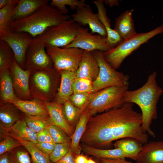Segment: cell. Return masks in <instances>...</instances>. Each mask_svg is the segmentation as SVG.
<instances>
[{"label":"cell","instance_id":"obj_22","mask_svg":"<svg viewBox=\"0 0 163 163\" xmlns=\"http://www.w3.org/2000/svg\"><path fill=\"white\" fill-rule=\"evenodd\" d=\"M49 0H19L12 16V21H16L31 15L40 7L48 4Z\"/></svg>","mask_w":163,"mask_h":163},{"label":"cell","instance_id":"obj_36","mask_svg":"<svg viewBox=\"0 0 163 163\" xmlns=\"http://www.w3.org/2000/svg\"><path fill=\"white\" fill-rule=\"evenodd\" d=\"M91 93H73L69 101L75 106L83 112L87 108L90 101Z\"/></svg>","mask_w":163,"mask_h":163},{"label":"cell","instance_id":"obj_26","mask_svg":"<svg viewBox=\"0 0 163 163\" xmlns=\"http://www.w3.org/2000/svg\"><path fill=\"white\" fill-rule=\"evenodd\" d=\"M143 145L138 140L130 137L118 140L113 144L115 148L121 149L126 155V158L135 161L142 149Z\"/></svg>","mask_w":163,"mask_h":163},{"label":"cell","instance_id":"obj_39","mask_svg":"<svg viewBox=\"0 0 163 163\" xmlns=\"http://www.w3.org/2000/svg\"><path fill=\"white\" fill-rule=\"evenodd\" d=\"M0 143V155L12 151L14 148L22 145L18 140L6 135Z\"/></svg>","mask_w":163,"mask_h":163},{"label":"cell","instance_id":"obj_1","mask_svg":"<svg viewBox=\"0 0 163 163\" xmlns=\"http://www.w3.org/2000/svg\"><path fill=\"white\" fill-rule=\"evenodd\" d=\"M133 106V104L125 103L120 107L91 116L81 143L101 148L127 137L136 139L143 144L148 142V136L142 127L141 114Z\"/></svg>","mask_w":163,"mask_h":163},{"label":"cell","instance_id":"obj_29","mask_svg":"<svg viewBox=\"0 0 163 163\" xmlns=\"http://www.w3.org/2000/svg\"><path fill=\"white\" fill-rule=\"evenodd\" d=\"M0 129L4 131L13 133L35 144L38 143L37 133L28 126L25 120H18L10 128H4L0 127Z\"/></svg>","mask_w":163,"mask_h":163},{"label":"cell","instance_id":"obj_7","mask_svg":"<svg viewBox=\"0 0 163 163\" xmlns=\"http://www.w3.org/2000/svg\"><path fill=\"white\" fill-rule=\"evenodd\" d=\"M81 26L72 18L49 27L41 34L34 37L45 47H63L70 44L79 33Z\"/></svg>","mask_w":163,"mask_h":163},{"label":"cell","instance_id":"obj_49","mask_svg":"<svg viewBox=\"0 0 163 163\" xmlns=\"http://www.w3.org/2000/svg\"><path fill=\"white\" fill-rule=\"evenodd\" d=\"M87 163H97L91 159H88Z\"/></svg>","mask_w":163,"mask_h":163},{"label":"cell","instance_id":"obj_14","mask_svg":"<svg viewBox=\"0 0 163 163\" xmlns=\"http://www.w3.org/2000/svg\"><path fill=\"white\" fill-rule=\"evenodd\" d=\"M76 13L71 15L72 18L80 26L88 25L93 34L97 33L107 37V33L104 26L99 19L97 14L94 13L88 5L78 8Z\"/></svg>","mask_w":163,"mask_h":163},{"label":"cell","instance_id":"obj_34","mask_svg":"<svg viewBox=\"0 0 163 163\" xmlns=\"http://www.w3.org/2000/svg\"><path fill=\"white\" fill-rule=\"evenodd\" d=\"M50 5L55 8L63 14H67L69 10L66 7L68 5L72 10H76L77 8L87 6L85 0H52L50 3Z\"/></svg>","mask_w":163,"mask_h":163},{"label":"cell","instance_id":"obj_40","mask_svg":"<svg viewBox=\"0 0 163 163\" xmlns=\"http://www.w3.org/2000/svg\"><path fill=\"white\" fill-rule=\"evenodd\" d=\"M9 157L11 163H31L28 154L23 150H12Z\"/></svg>","mask_w":163,"mask_h":163},{"label":"cell","instance_id":"obj_27","mask_svg":"<svg viewBox=\"0 0 163 163\" xmlns=\"http://www.w3.org/2000/svg\"><path fill=\"white\" fill-rule=\"evenodd\" d=\"M82 151L86 154L100 159L125 158L126 156L120 149H102L80 144Z\"/></svg>","mask_w":163,"mask_h":163},{"label":"cell","instance_id":"obj_42","mask_svg":"<svg viewBox=\"0 0 163 163\" xmlns=\"http://www.w3.org/2000/svg\"><path fill=\"white\" fill-rule=\"evenodd\" d=\"M38 142H53L47 128L37 133Z\"/></svg>","mask_w":163,"mask_h":163},{"label":"cell","instance_id":"obj_16","mask_svg":"<svg viewBox=\"0 0 163 163\" xmlns=\"http://www.w3.org/2000/svg\"><path fill=\"white\" fill-rule=\"evenodd\" d=\"M99 70L97 61L92 52L84 50L76 72L77 78L87 79L93 82L97 78Z\"/></svg>","mask_w":163,"mask_h":163},{"label":"cell","instance_id":"obj_38","mask_svg":"<svg viewBox=\"0 0 163 163\" xmlns=\"http://www.w3.org/2000/svg\"><path fill=\"white\" fill-rule=\"evenodd\" d=\"M71 142L56 144L53 150L49 155L51 161L56 163L63 157L71 149Z\"/></svg>","mask_w":163,"mask_h":163},{"label":"cell","instance_id":"obj_23","mask_svg":"<svg viewBox=\"0 0 163 163\" xmlns=\"http://www.w3.org/2000/svg\"><path fill=\"white\" fill-rule=\"evenodd\" d=\"M91 116L87 109L82 112L81 117L75 128L74 132L70 137V150L75 157L81 153L82 150L80 143L85 131L87 122Z\"/></svg>","mask_w":163,"mask_h":163},{"label":"cell","instance_id":"obj_24","mask_svg":"<svg viewBox=\"0 0 163 163\" xmlns=\"http://www.w3.org/2000/svg\"><path fill=\"white\" fill-rule=\"evenodd\" d=\"M2 133L3 134L10 136L17 139L25 147L30 155L32 163H53L50 160L49 155L43 152L33 142L9 132L3 131Z\"/></svg>","mask_w":163,"mask_h":163},{"label":"cell","instance_id":"obj_20","mask_svg":"<svg viewBox=\"0 0 163 163\" xmlns=\"http://www.w3.org/2000/svg\"><path fill=\"white\" fill-rule=\"evenodd\" d=\"M132 10H126L115 19L113 30L123 40L129 38L137 33L132 18Z\"/></svg>","mask_w":163,"mask_h":163},{"label":"cell","instance_id":"obj_28","mask_svg":"<svg viewBox=\"0 0 163 163\" xmlns=\"http://www.w3.org/2000/svg\"><path fill=\"white\" fill-rule=\"evenodd\" d=\"M16 107L9 103L0 104V127L9 128L17 121L21 119V116L16 109Z\"/></svg>","mask_w":163,"mask_h":163},{"label":"cell","instance_id":"obj_17","mask_svg":"<svg viewBox=\"0 0 163 163\" xmlns=\"http://www.w3.org/2000/svg\"><path fill=\"white\" fill-rule=\"evenodd\" d=\"M43 102L49 113L51 124L61 128L70 137L75 128L66 121L63 113L62 104L55 101Z\"/></svg>","mask_w":163,"mask_h":163},{"label":"cell","instance_id":"obj_15","mask_svg":"<svg viewBox=\"0 0 163 163\" xmlns=\"http://www.w3.org/2000/svg\"><path fill=\"white\" fill-rule=\"evenodd\" d=\"M136 161V163H163V141L143 144Z\"/></svg>","mask_w":163,"mask_h":163},{"label":"cell","instance_id":"obj_35","mask_svg":"<svg viewBox=\"0 0 163 163\" xmlns=\"http://www.w3.org/2000/svg\"><path fill=\"white\" fill-rule=\"evenodd\" d=\"M47 129L55 144L71 142L70 137L59 127L50 125Z\"/></svg>","mask_w":163,"mask_h":163},{"label":"cell","instance_id":"obj_47","mask_svg":"<svg viewBox=\"0 0 163 163\" xmlns=\"http://www.w3.org/2000/svg\"><path fill=\"white\" fill-rule=\"evenodd\" d=\"M103 1L104 3L109 5L110 7L119 5V1L117 0H103Z\"/></svg>","mask_w":163,"mask_h":163},{"label":"cell","instance_id":"obj_44","mask_svg":"<svg viewBox=\"0 0 163 163\" xmlns=\"http://www.w3.org/2000/svg\"><path fill=\"white\" fill-rule=\"evenodd\" d=\"M101 163H136L126 160L125 158L100 159Z\"/></svg>","mask_w":163,"mask_h":163},{"label":"cell","instance_id":"obj_31","mask_svg":"<svg viewBox=\"0 0 163 163\" xmlns=\"http://www.w3.org/2000/svg\"><path fill=\"white\" fill-rule=\"evenodd\" d=\"M63 113L68 124L75 128L83 112L68 101L62 104Z\"/></svg>","mask_w":163,"mask_h":163},{"label":"cell","instance_id":"obj_37","mask_svg":"<svg viewBox=\"0 0 163 163\" xmlns=\"http://www.w3.org/2000/svg\"><path fill=\"white\" fill-rule=\"evenodd\" d=\"M72 90L73 93H92L93 82L87 79L77 78L73 83Z\"/></svg>","mask_w":163,"mask_h":163},{"label":"cell","instance_id":"obj_46","mask_svg":"<svg viewBox=\"0 0 163 163\" xmlns=\"http://www.w3.org/2000/svg\"><path fill=\"white\" fill-rule=\"evenodd\" d=\"M0 163H11L8 152L0 155Z\"/></svg>","mask_w":163,"mask_h":163},{"label":"cell","instance_id":"obj_8","mask_svg":"<svg viewBox=\"0 0 163 163\" xmlns=\"http://www.w3.org/2000/svg\"><path fill=\"white\" fill-rule=\"evenodd\" d=\"M91 52L97 61L100 69L99 75L93 82L92 93L110 86H129V76L112 68L104 59L103 52L95 50Z\"/></svg>","mask_w":163,"mask_h":163},{"label":"cell","instance_id":"obj_41","mask_svg":"<svg viewBox=\"0 0 163 163\" xmlns=\"http://www.w3.org/2000/svg\"><path fill=\"white\" fill-rule=\"evenodd\" d=\"M35 145L43 152L50 155L53 150L55 144L52 142H38Z\"/></svg>","mask_w":163,"mask_h":163},{"label":"cell","instance_id":"obj_6","mask_svg":"<svg viewBox=\"0 0 163 163\" xmlns=\"http://www.w3.org/2000/svg\"><path fill=\"white\" fill-rule=\"evenodd\" d=\"M129 86H112L91 93L86 109L91 116L122 107L125 103L124 97Z\"/></svg>","mask_w":163,"mask_h":163},{"label":"cell","instance_id":"obj_30","mask_svg":"<svg viewBox=\"0 0 163 163\" xmlns=\"http://www.w3.org/2000/svg\"><path fill=\"white\" fill-rule=\"evenodd\" d=\"M19 1V0H11L8 4L0 9V33L11 31L9 27L12 13Z\"/></svg>","mask_w":163,"mask_h":163},{"label":"cell","instance_id":"obj_18","mask_svg":"<svg viewBox=\"0 0 163 163\" xmlns=\"http://www.w3.org/2000/svg\"><path fill=\"white\" fill-rule=\"evenodd\" d=\"M92 2L97 7V16L104 26L107 33L108 43L111 49L117 46L123 39L111 27L110 20L107 14V10L103 0H96Z\"/></svg>","mask_w":163,"mask_h":163},{"label":"cell","instance_id":"obj_3","mask_svg":"<svg viewBox=\"0 0 163 163\" xmlns=\"http://www.w3.org/2000/svg\"><path fill=\"white\" fill-rule=\"evenodd\" d=\"M70 18V16L63 14L55 8L46 4L27 17L12 21L9 27L11 31L27 32L34 38L48 27L57 25Z\"/></svg>","mask_w":163,"mask_h":163},{"label":"cell","instance_id":"obj_48","mask_svg":"<svg viewBox=\"0 0 163 163\" xmlns=\"http://www.w3.org/2000/svg\"><path fill=\"white\" fill-rule=\"evenodd\" d=\"M11 0H0V9H1L8 4Z\"/></svg>","mask_w":163,"mask_h":163},{"label":"cell","instance_id":"obj_19","mask_svg":"<svg viewBox=\"0 0 163 163\" xmlns=\"http://www.w3.org/2000/svg\"><path fill=\"white\" fill-rule=\"evenodd\" d=\"M60 81L54 101L62 104L69 101L73 93L72 85L77 78L76 72L63 71L59 72Z\"/></svg>","mask_w":163,"mask_h":163},{"label":"cell","instance_id":"obj_2","mask_svg":"<svg viewBox=\"0 0 163 163\" xmlns=\"http://www.w3.org/2000/svg\"><path fill=\"white\" fill-rule=\"evenodd\" d=\"M157 72H153L141 87L126 91L124 96L125 103L135 104L141 111L142 127L143 131L153 137L155 135L150 128L152 120L157 118V105L163 90L156 80Z\"/></svg>","mask_w":163,"mask_h":163},{"label":"cell","instance_id":"obj_12","mask_svg":"<svg viewBox=\"0 0 163 163\" xmlns=\"http://www.w3.org/2000/svg\"><path fill=\"white\" fill-rule=\"evenodd\" d=\"M88 30L87 27H81L78 34L74 40L63 47H75L90 52L99 50L105 52L111 49L108 43L107 37L99 34H94Z\"/></svg>","mask_w":163,"mask_h":163},{"label":"cell","instance_id":"obj_9","mask_svg":"<svg viewBox=\"0 0 163 163\" xmlns=\"http://www.w3.org/2000/svg\"><path fill=\"white\" fill-rule=\"evenodd\" d=\"M46 49L53 61L54 68L59 72L63 71L76 72L84 52V50L75 47L49 46Z\"/></svg>","mask_w":163,"mask_h":163},{"label":"cell","instance_id":"obj_32","mask_svg":"<svg viewBox=\"0 0 163 163\" xmlns=\"http://www.w3.org/2000/svg\"><path fill=\"white\" fill-rule=\"evenodd\" d=\"M15 59L14 53L9 45L0 39V73L9 68Z\"/></svg>","mask_w":163,"mask_h":163},{"label":"cell","instance_id":"obj_11","mask_svg":"<svg viewBox=\"0 0 163 163\" xmlns=\"http://www.w3.org/2000/svg\"><path fill=\"white\" fill-rule=\"evenodd\" d=\"M34 38L30 34L24 32L11 31L0 33V39L9 45L14 53L15 60L24 69L26 51Z\"/></svg>","mask_w":163,"mask_h":163},{"label":"cell","instance_id":"obj_4","mask_svg":"<svg viewBox=\"0 0 163 163\" xmlns=\"http://www.w3.org/2000/svg\"><path fill=\"white\" fill-rule=\"evenodd\" d=\"M60 81V74L54 68L32 71L29 79L31 97L44 102L54 101Z\"/></svg>","mask_w":163,"mask_h":163},{"label":"cell","instance_id":"obj_5","mask_svg":"<svg viewBox=\"0 0 163 163\" xmlns=\"http://www.w3.org/2000/svg\"><path fill=\"white\" fill-rule=\"evenodd\" d=\"M162 33L163 24L148 32L137 33L129 38L123 40L114 48L103 52L104 58L112 68L116 70L124 59L141 45Z\"/></svg>","mask_w":163,"mask_h":163},{"label":"cell","instance_id":"obj_25","mask_svg":"<svg viewBox=\"0 0 163 163\" xmlns=\"http://www.w3.org/2000/svg\"><path fill=\"white\" fill-rule=\"evenodd\" d=\"M19 99L14 91L9 68H7L0 73V104L9 103Z\"/></svg>","mask_w":163,"mask_h":163},{"label":"cell","instance_id":"obj_13","mask_svg":"<svg viewBox=\"0 0 163 163\" xmlns=\"http://www.w3.org/2000/svg\"><path fill=\"white\" fill-rule=\"evenodd\" d=\"M9 72L16 96L22 100L33 99L29 88V79L31 71L22 69L14 59L10 66Z\"/></svg>","mask_w":163,"mask_h":163},{"label":"cell","instance_id":"obj_21","mask_svg":"<svg viewBox=\"0 0 163 163\" xmlns=\"http://www.w3.org/2000/svg\"><path fill=\"white\" fill-rule=\"evenodd\" d=\"M9 103L13 104L26 115L49 117L43 101L39 99H33L30 100H23L19 99Z\"/></svg>","mask_w":163,"mask_h":163},{"label":"cell","instance_id":"obj_43","mask_svg":"<svg viewBox=\"0 0 163 163\" xmlns=\"http://www.w3.org/2000/svg\"><path fill=\"white\" fill-rule=\"evenodd\" d=\"M75 157L70 149L63 157L56 163H75Z\"/></svg>","mask_w":163,"mask_h":163},{"label":"cell","instance_id":"obj_10","mask_svg":"<svg viewBox=\"0 0 163 163\" xmlns=\"http://www.w3.org/2000/svg\"><path fill=\"white\" fill-rule=\"evenodd\" d=\"M43 44L34 38L26 53L24 69L31 72L54 68L53 61Z\"/></svg>","mask_w":163,"mask_h":163},{"label":"cell","instance_id":"obj_33","mask_svg":"<svg viewBox=\"0 0 163 163\" xmlns=\"http://www.w3.org/2000/svg\"><path fill=\"white\" fill-rule=\"evenodd\" d=\"M24 120L28 126L36 133L47 128L51 125L49 117L26 115Z\"/></svg>","mask_w":163,"mask_h":163},{"label":"cell","instance_id":"obj_50","mask_svg":"<svg viewBox=\"0 0 163 163\" xmlns=\"http://www.w3.org/2000/svg\"><path fill=\"white\" fill-rule=\"evenodd\" d=\"M99 163H101V162L100 161V162H99Z\"/></svg>","mask_w":163,"mask_h":163},{"label":"cell","instance_id":"obj_45","mask_svg":"<svg viewBox=\"0 0 163 163\" xmlns=\"http://www.w3.org/2000/svg\"><path fill=\"white\" fill-rule=\"evenodd\" d=\"M88 160L86 156L81 154L75 156V163H87Z\"/></svg>","mask_w":163,"mask_h":163}]
</instances>
